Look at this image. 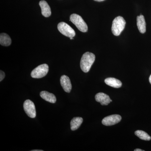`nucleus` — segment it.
I'll return each mask as SVG.
<instances>
[{
	"mask_svg": "<svg viewBox=\"0 0 151 151\" xmlns=\"http://www.w3.org/2000/svg\"><path fill=\"white\" fill-rule=\"evenodd\" d=\"M149 81H150V83L151 84V75L150 76V78H149Z\"/></svg>",
	"mask_w": 151,
	"mask_h": 151,
	"instance_id": "6ab92c4d",
	"label": "nucleus"
},
{
	"mask_svg": "<svg viewBox=\"0 0 151 151\" xmlns=\"http://www.w3.org/2000/svg\"><path fill=\"white\" fill-rule=\"evenodd\" d=\"M83 119L81 117H74L70 122V129L72 131H75L79 128L82 122Z\"/></svg>",
	"mask_w": 151,
	"mask_h": 151,
	"instance_id": "4468645a",
	"label": "nucleus"
},
{
	"mask_svg": "<svg viewBox=\"0 0 151 151\" xmlns=\"http://www.w3.org/2000/svg\"><path fill=\"white\" fill-rule=\"evenodd\" d=\"M39 5L41 9L42 14L44 17H48L51 15V9L46 1H41L39 3Z\"/></svg>",
	"mask_w": 151,
	"mask_h": 151,
	"instance_id": "9d476101",
	"label": "nucleus"
},
{
	"mask_svg": "<svg viewBox=\"0 0 151 151\" xmlns=\"http://www.w3.org/2000/svg\"><path fill=\"white\" fill-rule=\"evenodd\" d=\"M134 151H144V150H141V149H137L134 150Z\"/></svg>",
	"mask_w": 151,
	"mask_h": 151,
	"instance_id": "a211bd4d",
	"label": "nucleus"
},
{
	"mask_svg": "<svg viewBox=\"0 0 151 151\" xmlns=\"http://www.w3.org/2000/svg\"><path fill=\"white\" fill-rule=\"evenodd\" d=\"M126 22L123 17L119 16L115 18L112 23V32L114 35L118 36L123 31L126 25Z\"/></svg>",
	"mask_w": 151,
	"mask_h": 151,
	"instance_id": "f03ea898",
	"label": "nucleus"
},
{
	"mask_svg": "<svg viewBox=\"0 0 151 151\" xmlns=\"http://www.w3.org/2000/svg\"><path fill=\"white\" fill-rule=\"evenodd\" d=\"M0 71V81H1L5 77V74L2 70H1Z\"/></svg>",
	"mask_w": 151,
	"mask_h": 151,
	"instance_id": "f3484780",
	"label": "nucleus"
},
{
	"mask_svg": "<svg viewBox=\"0 0 151 151\" xmlns=\"http://www.w3.org/2000/svg\"><path fill=\"white\" fill-rule=\"evenodd\" d=\"M95 59V55L92 52H85L82 55L80 61V67L83 72H89Z\"/></svg>",
	"mask_w": 151,
	"mask_h": 151,
	"instance_id": "f257e3e1",
	"label": "nucleus"
},
{
	"mask_svg": "<svg viewBox=\"0 0 151 151\" xmlns=\"http://www.w3.org/2000/svg\"><path fill=\"white\" fill-rule=\"evenodd\" d=\"M135 134L137 137L143 140L150 141L151 140L150 136L147 133L144 131L137 130L135 132Z\"/></svg>",
	"mask_w": 151,
	"mask_h": 151,
	"instance_id": "dca6fc26",
	"label": "nucleus"
},
{
	"mask_svg": "<svg viewBox=\"0 0 151 151\" xmlns=\"http://www.w3.org/2000/svg\"><path fill=\"white\" fill-rule=\"evenodd\" d=\"M61 86L64 91L67 93H70L72 89V85L70 78L66 75H63L60 78Z\"/></svg>",
	"mask_w": 151,
	"mask_h": 151,
	"instance_id": "1a4fd4ad",
	"label": "nucleus"
},
{
	"mask_svg": "<svg viewBox=\"0 0 151 151\" xmlns=\"http://www.w3.org/2000/svg\"><path fill=\"white\" fill-rule=\"evenodd\" d=\"M94 1H96L101 2L105 1V0H94Z\"/></svg>",
	"mask_w": 151,
	"mask_h": 151,
	"instance_id": "aec40b11",
	"label": "nucleus"
},
{
	"mask_svg": "<svg viewBox=\"0 0 151 151\" xmlns=\"http://www.w3.org/2000/svg\"><path fill=\"white\" fill-rule=\"evenodd\" d=\"M122 120V117L119 115H111L105 117L102 120V124L106 126H111L119 123Z\"/></svg>",
	"mask_w": 151,
	"mask_h": 151,
	"instance_id": "0eeeda50",
	"label": "nucleus"
},
{
	"mask_svg": "<svg viewBox=\"0 0 151 151\" xmlns=\"http://www.w3.org/2000/svg\"><path fill=\"white\" fill-rule=\"evenodd\" d=\"M32 151H43L42 150H33Z\"/></svg>",
	"mask_w": 151,
	"mask_h": 151,
	"instance_id": "412c9836",
	"label": "nucleus"
},
{
	"mask_svg": "<svg viewBox=\"0 0 151 151\" xmlns=\"http://www.w3.org/2000/svg\"><path fill=\"white\" fill-rule=\"evenodd\" d=\"M70 21L75 24L76 27L81 32H86L88 30V27L82 18L77 14H73L70 17Z\"/></svg>",
	"mask_w": 151,
	"mask_h": 151,
	"instance_id": "7ed1b4c3",
	"label": "nucleus"
},
{
	"mask_svg": "<svg viewBox=\"0 0 151 151\" xmlns=\"http://www.w3.org/2000/svg\"><path fill=\"white\" fill-rule=\"evenodd\" d=\"M58 29L63 35L69 38L75 36L76 33L74 30L69 25L64 22H61L58 25Z\"/></svg>",
	"mask_w": 151,
	"mask_h": 151,
	"instance_id": "39448f33",
	"label": "nucleus"
},
{
	"mask_svg": "<svg viewBox=\"0 0 151 151\" xmlns=\"http://www.w3.org/2000/svg\"><path fill=\"white\" fill-rule=\"evenodd\" d=\"M48 71L49 66L47 64H41L32 70L31 76L33 78H41L45 76L47 74Z\"/></svg>",
	"mask_w": 151,
	"mask_h": 151,
	"instance_id": "20e7f679",
	"label": "nucleus"
},
{
	"mask_svg": "<svg viewBox=\"0 0 151 151\" xmlns=\"http://www.w3.org/2000/svg\"><path fill=\"white\" fill-rule=\"evenodd\" d=\"M70 40H73V37H70Z\"/></svg>",
	"mask_w": 151,
	"mask_h": 151,
	"instance_id": "4be33fe9",
	"label": "nucleus"
},
{
	"mask_svg": "<svg viewBox=\"0 0 151 151\" xmlns=\"http://www.w3.org/2000/svg\"><path fill=\"white\" fill-rule=\"evenodd\" d=\"M95 98L96 101L100 103L102 105H108L112 101L108 95L103 92H100L96 94Z\"/></svg>",
	"mask_w": 151,
	"mask_h": 151,
	"instance_id": "6e6552de",
	"label": "nucleus"
},
{
	"mask_svg": "<svg viewBox=\"0 0 151 151\" xmlns=\"http://www.w3.org/2000/svg\"><path fill=\"white\" fill-rule=\"evenodd\" d=\"M12 43L9 36L6 33H1L0 35V44L1 45L5 46H9Z\"/></svg>",
	"mask_w": 151,
	"mask_h": 151,
	"instance_id": "2eb2a0df",
	"label": "nucleus"
},
{
	"mask_svg": "<svg viewBox=\"0 0 151 151\" xmlns=\"http://www.w3.org/2000/svg\"><path fill=\"white\" fill-rule=\"evenodd\" d=\"M105 84L114 88H119L122 86V82L119 79L114 78H108L105 80Z\"/></svg>",
	"mask_w": 151,
	"mask_h": 151,
	"instance_id": "ddd939ff",
	"label": "nucleus"
},
{
	"mask_svg": "<svg viewBox=\"0 0 151 151\" xmlns=\"http://www.w3.org/2000/svg\"><path fill=\"white\" fill-rule=\"evenodd\" d=\"M24 109L26 113L30 118H35L36 116L35 105L31 100H27L24 101Z\"/></svg>",
	"mask_w": 151,
	"mask_h": 151,
	"instance_id": "423d86ee",
	"label": "nucleus"
},
{
	"mask_svg": "<svg viewBox=\"0 0 151 151\" xmlns=\"http://www.w3.org/2000/svg\"><path fill=\"white\" fill-rule=\"evenodd\" d=\"M40 97L49 103H54L56 102V98L54 94L47 91H42L40 93Z\"/></svg>",
	"mask_w": 151,
	"mask_h": 151,
	"instance_id": "f8f14e48",
	"label": "nucleus"
},
{
	"mask_svg": "<svg viewBox=\"0 0 151 151\" xmlns=\"http://www.w3.org/2000/svg\"><path fill=\"white\" fill-rule=\"evenodd\" d=\"M137 26L141 33L144 34L146 31V23L144 16L141 14L137 17Z\"/></svg>",
	"mask_w": 151,
	"mask_h": 151,
	"instance_id": "9b49d317",
	"label": "nucleus"
}]
</instances>
